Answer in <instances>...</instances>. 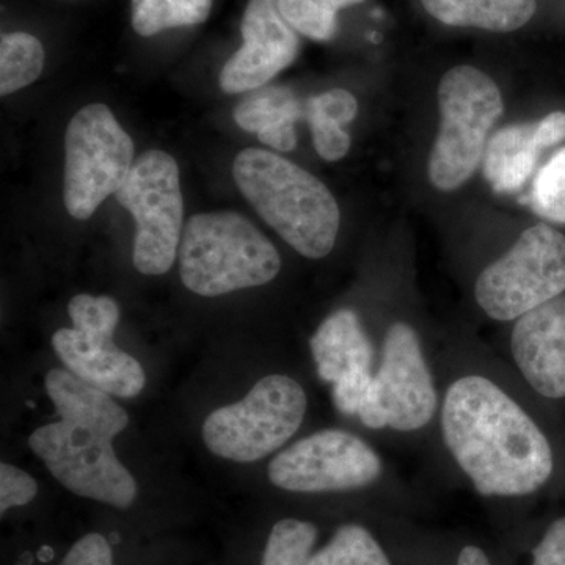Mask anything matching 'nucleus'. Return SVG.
<instances>
[{"label":"nucleus","mask_w":565,"mask_h":565,"mask_svg":"<svg viewBox=\"0 0 565 565\" xmlns=\"http://www.w3.org/2000/svg\"><path fill=\"white\" fill-rule=\"evenodd\" d=\"M445 444L484 497H523L548 481L553 451L531 416L481 375L449 386L441 414Z\"/></svg>","instance_id":"nucleus-1"},{"label":"nucleus","mask_w":565,"mask_h":565,"mask_svg":"<svg viewBox=\"0 0 565 565\" xmlns=\"http://www.w3.org/2000/svg\"><path fill=\"white\" fill-rule=\"evenodd\" d=\"M44 384L61 419L31 435L32 451L71 493L131 508L137 482L114 449V438L128 426V412L66 370H51Z\"/></svg>","instance_id":"nucleus-2"},{"label":"nucleus","mask_w":565,"mask_h":565,"mask_svg":"<svg viewBox=\"0 0 565 565\" xmlns=\"http://www.w3.org/2000/svg\"><path fill=\"white\" fill-rule=\"evenodd\" d=\"M233 177L267 225L305 258H326L340 232L337 200L322 181L275 152L247 148Z\"/></svg>","instance_id":"nucleus-3"},{"label":"nucleus","mask_w":565,"mask_h":565,"mask_svg":"<svg viewBox=\"0 0 565 565\" xmlns=\"http://www.w3.org/2000/svg\"><path fill=\"white\" fill-rule=\"evenodd\" d=\"M180 274L189 291L203 297L273 281L281 259L275 245L237 212H206L182 230Z\"/></svg>","instance_id":"nucleus-4"},{"label":"nucleus","mask_w":565,"mask_h":565,"mask_svg":"<svg viewBox=\"0 0 565 565\" xmlns=\"http://www.w3.org/2000/svg\"><path fill=\"white\" fill-rule=\"evenodd\" d=\"M441 125L429 158L435 189L451 192L470 180L484 158L487 139L503 115L500 88L484 71L456 66L438 85Z\"/></svg>","instance_id":"nucleus-5"},{"label":"nucleus","mask_w":565,"mask_h":565,"mask_svg":"<svg viewBox=\"0 0 565 565\" xmlns=\"http://www.w3.org/2000/svg\"><path fill=\"white\" fill-rule=\"evenodd\" d=\"M308 399L288 375H266L239 403L217 408L203 424L212 455L250 463L280 449L302 426Z\"/></svg>","instance_id":"nucleus-6"},{"label":"nucleus","mask_w":565,"mask_h":565,"mask_svg":"<svg viewBox=\"0 0 565 565\" xmlns=\"http://www.w3.org/2000/svg\"><path fill=\"white\" fill-rule=\"evenodd\" d=\"M65 207L88 221L125 184L134 166V141L109 107L88 104L74 115L65 136Z\"/></svg>","instance_id":"nucleus-7"},{"label":"nucleus","mask_w":565,"mask_h":565,"mask_svg":"<svg viewBox=\"0 0 565 565\" xmlns=\"http://www.w3.org/2000/svg\"><path fill=\"white\" fill-rule=\"evenodd\" d=\"M565 291V236L552 226L526 230L475 286L479 307L494 321H514Z\"/></svg>","instance_id":"nucleus-8"},{"label":"nucleus","mask_w":565,"mask_h":565,"mask_svg":"<svg viewBox=\"0 0 565 565\" xmlns=\"http://www.w3.org/2000/svg\"><path fill=\"white\" fill-rule=\"evenodd\" d=\"M115 200L136 221L134 267L143 275L169 273L180 252L184 218L178 162L166 151L143 152Z\"/></svg>","instance_id":"nucleus-9"},{"label":"nucleus","mask_w":565,"mask_h":565,"mask_svg":"<svg viewBox=\"0 0 565 565\" xmlns=\"http://www.w3.org/2000/svg\"><path fill=\"white\" fill-rule=\"evenodd\" d=\"M435 408L437 392L418 334L407 323H393L386 333L381 367L360 408V419L370 429L392 427L412 433L433 419Z\"/></svg>","instance_id":"nucleus-10"},{"label":"nucleus","mask_w":565,"mask_h":565,"mask_svg":"<svg viewBox=\"0 0 565 565\" xmlns=\"http://www.w3.org/2000/svg\"><path fill=\"white\" fill-rule=\"evenodd\" d=\"M381 475L377 452L356 435L337 429L302 438L269 465L270 482L297 493L360 489L373 484Z\"/></svg>","instance_id":"nucleus-11"},{"label":"nucleus","mask_w":565,"mask_h":565,"mask_svg":"<svg viewBox=\"0 0 565 565\" xmlns=\"http://www.w3.org/2000/svg\"><path fill=\"white\" fill-rule=\"evenodd\" d=\"M241 33L243 46L225 63L218 77L222 90L230 95L269 84L300 51L299 32L282 18L278 0H250Z\"/></svg>","instance_id":"nucleus-12"},{"label":"nucleus","mask_w":565,"mask_h":565,"mask_svg":"<svg viewBox=\"0 0 565 565\" xmlns=\"http://www.w3.org/2000/svg\"><path fill=\"white\" fill-rule=\"evenodd\" d=\"M520 373L550 399L565 397V296L516 319L511 338Z\"/></svg>","instance_id":"nucleus-13"},{"label":"nucleus","mask_w":565,"mask_h":565,"mask_svg":"<svg viewBox=\"0 0 565 565\" xmlns=\"http://www.w3.org/2000/svg\"><path fill=\"white\" fill-rule=\"evenodd\" d=\"M115 332L61 329L52 345L66 370L81 381L118 397H134L147 384L143 367L114 343Z\"/></svg>","instance_id":"nucleus-14"},{"label":"nucleus","mask_w":565,"mask_h":565,"mask_svg":"<svg viewBox=\"0 0 565 565\" xmlns=\"http://www.w3.org/2000/svg\"><path fill=\"white\" fill-rule=\"evenodd\" d=\"M302 115L296 93L281 85L252 90L234 109V120L244 131L256 134L264 145L282 152L296 148V122Z\"/></svg>","instance_id":"nucleus-15"},{"label":"nucleus","mask_w":565,"mask_h":565,"mask_svg":"<svg viewBox=\"0 0 565 565\" xmlns=\"http://www.w3.org/2000/svg\"><path fill=\"white\" fill-rule=\"evenodd\" d=\"M310 348L319 377L330 384L351 371L371 370L373 363V344L352 310L329 316L311 338Z\"/></svg>","instance_id":"nucleus-16"},{"label":"nucleus","mask_w":565,"mask_h":565,"mask_svg":"<svg viewBox=\"0 0 565 565\" xmlns=\"http://www.w3.org/2000/svg\"><path fill=\"white\" fill-rule=\"evenodd\" d=\"M435 20L451 28L514 32L527 24L537 10L535 0H422Z\"/></svg>","instance_id":"nucleus-17"},{"label":"nucleus","mask_w":565,"mask_h":565,"mask_svg":"<svg viewBox=\"0 0 565 565\" xmlns=\"http://www.w3.org/2000/svg\"><path fill=\"white\" fill-rule=\"evenodd\" d=\"M535 125L501 129L487 143L484 173L497 193L520 191L530 180L541 150L534 143Z\"/></svg>","instance_id":"nucleus-18"},{"label":"nucleus","mask_w":565,"mask_h":565,"mask_svg":"<svg viewBox=\"0 0 565 565\" xmlns=\"http://www.w3.org/2000/svg\"><path fill=\"white\" fill-rule=\"evenodd\" d=\"M212 0H131L134 31L141 36L192 28L210 18Z\"/></svg>","instance_id":"nucleus-19"},{"label":"nucleus","mask_w":565,"mask_h":565,"mask_svg":"<svg viewBox=\"0 0 565 565\" xmlns=\"http://www.w3.org/2000/svg\"><path fill=\"white\" fill-rule=\"evenodd\" d=\"M43 44L25 32L3 33L0 40V95L28 87L39 79L44 68Z\"/></svg>","instance_id":"nucleus-20"},{"label":"nucleus","mask_w":565,"mask_h":565,"mask_svg":"<svg viewBox=\"0 0 565 565\" xmlns=\"http://www.w3.org/2000/svg\"><path fill=\"white\" fill-rule=\"evenodd\" d=\"M307 565H392L382 546L359 525H344Z\"/></svg>","instance_id":"nucleus-21"},{"label":"nucleus","mask_w":565,"mask_h":565,"mask_svg":"<svg viewBox=\"0 0 565 565\" xmlns=\"http://www.w3.org/2000/svg\"><path fill=\"white\" fill-rule=\"evenodd\" d=\"M362 2L364 0H278V9L300 35L329 41L337 35L338 13Z\"/></svg>","instance_id":"nucleus-22"},{"label":"nucleus","mask_w":565,"mask_h":565,"mask_svg":"<svg viewBox=\"0 0 565 565\" xmlns=\"http://www.w3.org/2000/svg\"><path fill=\"white\" fill-rule=\"evenodd\" d=\"M318 537V527L297 519L275 523L267 539L262 565H307Z\"/></svg>","instance_id":"nucleus-23"},{"label":"nucleus","mask_w":565,"mask_h":565,"mask_svg":"<svg viewBox=\"0 0 565 565\" xmlns=\"http://www.w3.org/2000/svg\"><path fill=\"white\" fill-rule=\"evenodd\" d=\"M530 204L546 221L565 225V147L535 174Z\"/></svg>","instance_id":"nucleus-24"},{"label":"nucleus","mask_w":565,"mask_h":565,"mask_svg":"<svg viewBox=\"0 0 565 565\" xmlns=\"http://www.w3.org/2000/svg\"><path fill=\"white\" fill-rule=\"evenodd\" d=\"M68 313L73 326L81 330L115 332L120 321V308L107 296L81 294L73 297L68 303Z\"/></svg>","instance_id":"nucleus-25"},{"label":"nucleus","mask_w":565,"mask_h":565,"mask_svg":"<svg viewBox=\"0 0 565 565\" xmlns=\"http://www.w3.org/2000/svg\"><path fill=\"white\" fill-rule=\"evenodd\" d=\"M39 492L35 479L11 463L0 467V514L6 515L11 508L31 503Z\"/></svg>","instance_id":"nucleus-26"},{"label":"nucleus","mask_w":565,"mask_h":565,"mask_svg":"<svg viewBox=\"0 0 565 565\" xmlns=\"http://www.w3.org/2000/svg\"><path fill=\"white\" fill-rule=\"evenodd\" d=\"M307 117L313 132L316 151L323 161L334 162L343 159L351 150V136L344 131L343 126L319 115L307 114Z\"/></svg>","instance_id":"nucleus-27"},{"label":"nucleus","mask_w":565,"mask_h":565,"mask_svg":"<svg viewBox=\"0 0 565 565\" xmlns=\"http://www.w3.org/2000/svg\"><path fill=\"white\" fill-rule=\"evenodd\" d=\"M373 384L371 370H356L345 373L333 384V404L341 414L359 415Z\"/></svg>","instance_id":"nucleus-28"},{"label":"nucleus","mask_w":565,"mask_h":565,"mask_svg":"<svg viewBox=\"0 0 565 565\" xmlns=\"http://www.w3.org/2000/svg\"><path fill=\"white\" fill-rule=\"evenodd\" d=\"M305 114L319 115L327 120L344 126L359 114V103L351 92L333 88L308 99Z\"/></svg>","instance_id":"nucleus-29"},{"label":"nucleus","mask_w":565,"mask_h":565,"mask_svg":"<svg viewBox=\"0 0 565 565\" xmlns=\"http://www.w3.org/2000/svg\"><path fill=\"white\" fill-rule=\"evenodd\" d=\"M61 565H114V553L104 535L92 533L71 546Z\"/></svg>","instance_id":"nucleus-30"},{"label":"nucleus","mask_w":565,"mask_h":565,"mask_svg":"<svg viewBox=\"0 0 565 565\" xmlns=\"http://www.w3.org/2000/svg\"><path fill=\"white\" fill-rule=\"evenodd\" d=\"M533 565H565V516L552 523L535 546Z\"/></svg>","instance_id":"nucleus-31"},{"label":"nucleus","mask_w":565,"mask_h":565,"mask_svg":"<svg viewBox=\"0 0 565 565\" xmlns=\"http://www.w3.org/2000/svg\"><path fill=\"white\" fill-rule=\"evenodd\" d=\"M565 139V111H553L544 120L535 122L534 143L544 151Z\"/></svg>","instance_id":"nucleus-32"},{"label":"nucleus","mask_w":565,"mask_h":565,"mask_svg":"<svg viewBox=\"0 0 565 565\" xmlns=\"http://www.w3.org/2000/svg\"><path fill=\"white\" fill-rule=\"evenodd\" d=\"M457 565H492L489 557L478 546L468 545L460 552Z\"/></svg>","instance_id":"nucleus-33"}]
</instances>
